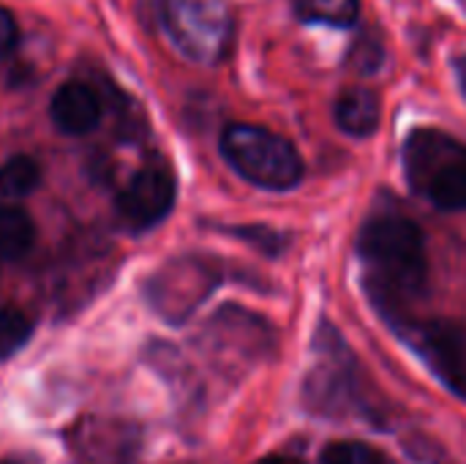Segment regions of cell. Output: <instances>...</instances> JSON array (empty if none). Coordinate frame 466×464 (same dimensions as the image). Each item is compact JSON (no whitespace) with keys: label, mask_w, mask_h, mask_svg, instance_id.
<instances>
[{"label":"cell","mask_w":466,"mask_h":464,"mask_svg":"<svg viewBox=\"0 0 466 464\" xmlns=\"http://www.w3.org/2000/svg\"><path fill=\"white\" fill-rule=\"evenodd\" d=\"M238 235H243L248 243H254V246H259V249H265L268 254H276L281 246H284V238L281 235H276L273 230H268V227H243V230H235Z\"/></svg>","instance_id":"obj_16"},{"label":"cell","mask_w":466,"mask_h":464,"mask_svg":"<svg viewBox=\"0 0 466 464\" xmlns=\"http://www.w3.org/2000/svg\"><path fill=\"white\" fill-rule=\"evenodd\" d=\"M16 38H19L16 19L0 5V57H5V55L16 46Z\"/></svg>","instance_id":"obj_17"},{"label":"cell","mask_w":466,"mask_h":464,"mask_svg":"<svg viewBox=\"0 0 466 464\" xmlns=\"http://www.w3.org/2000/svg\"><path fill=\"white\" fill-rule=\"evenodd\" d=\"M336 126L350 137H371L382 120V101L371 88H347L333 107Z\"/></svg>","instance_id":"obj_9"},{"label":"cell","mask_w":466,"mask_h":464,"mask_svg":"<svg viewBox=\"0 0 466 464\" xmlns=\"http://www.w3.org/2000/svg\"><path fill=\"white\" fill-rule=\"evenodd\" d=\"M322 464H385V457L369 443L339 440L322 451Z\"/></svg>","instance_id":"obj_15"},{"label":"cell","mask_w":466,"mask_h":464,"mask_svg":"<svg viewBox=\"0 0 466 464\" xmlns=\"http://www.w3.org/2000/svg\"><path fill=\"white\" fill-rule=\"evenodd\" d=\"M404 167L415 191L442 211H466V148L442 131H412Z\"/></svg>","instance_id":"obj_3"},{"label":"cell","mask_w":466,"mask_h":464,"mask_svg":"<svg viewBox=\"0 0 466 464\" xmlns=\"http://www.w3.org/2000/svg\"><path fill=\"white\" fill-rule=\"evenodd\" d=\"M164 25L175 46L194 63H218L232 41L224 0H164Z\"/></svg>","instance_id":"obj_4"},{"label":"cell","mask_w":466,"mask_h":464,"mask_svg":"<svg viewBox=\"0 0 466 464\" xmlns=\"http://www.w3.org/2000/svg\"><path fill=\"white\" fill-rule=\"evenodd\" d=\"M221 153L248 183L270 191H289L303 178V159L284 137L251 123H232L221 134Z\"/></svg>","instance_id":"obj_2"},{"label":"cell","mask_w":466,"mask_h":464,"mask_svg":"<svg viewBox=\"0 0 466 464\" xmlns=\"http://www.w3.org/2000/svg\"><path fill=\"white\" fill-rule=\"evenodd\" d=\"M41 183V170L30 156H11L0 164V200H19Z\"/></svg>","instance_id":"obj_12"},{"label":"cell","mask_w":466,"mask_h":464,"mask_svg":"<svg viewBox=\"0 0 466 464\" xmlns=\"http://www.w3.org/2000/svg\"><path fill=\"white\" fill-rule=\"evenodd\" d=\"M418 347L437 375L466 397V336L451 323H429L418 328Z\"/></svg>","instance_id":"obj_7"},{"label":"cell","mask_w":466,"mask_h":464,"mask_svg":"<svg viewBox=\"0 0 466 464\" xmlns=\"http://www.w3.org/2000/svg\"><path fill=\"white\" fill-rule=\"evenodd\" d=\"M0 464H27V462H22V459H5V462H0Z\"/></svg>","instance_id":"obj_19"},{"label":"cell","mask_w":466,"mask_h":464,"mask_svg":"<svg viewBox=\"0 0 466 464\" xmlns=\"http://www.w3.org/2000/svg\"><path fill=\"white\" fill-rule=\"evenodd\" d=\"M218 284V271L208 260L199 257H186L169 263L153 282L150 295L156 309L172 320L180 323L186 320Z\"/></svg>","instance_id":"obj_5"},{"label":"cell","mask_w":466,"mask_h":464,"mask_svg":"<svg viewBox=\"0 0 466 464\" xmlns=\"http://www.w3.org/2000/svg\"><path fill=\"white\" fill-rule=\"evenodd\" d=\"M295 11L309 22H325L347 27L358 19L360 3L358 0H292Z\"/></svg>","instance_id":"obj_13"},{"label":"cell","mask_w":466,"mask_h":464,"mask_svg":"<svg viewBox=\"0 0 466 464\" xmlns=\"http://www.w3.org/2000/svg\"><path fill=\"white\" fill-rule=\"evenodd\" d=\"M259 464H300L298 459H289V457H268V459H262Z\"/></svg>","instance_id":"obj_18"},{"label":"cell","mask_w":466,"mask_h":464,"mask_svg":"<svg viewBox=\"0 0 466 464\" xmlns=\"http://www.w3.org/2000/svg\"><path fill=\"white\" fill-rule=\"evenodd\" d=\"M30 320L19 312V309H0V361L14 356L27 339H30Z\"/></svg>","instance_id":"obj_14"},{"label":"cell","mask_w":466,"mask_h":464,"mask_svg":"<svg viewBox=\"0 0 466 464\" xmlns=\"http://www.w3.org/2000/svg\"><path fill=\"white\" fill-rule=\"evenodd\" d=\"M358 257L369 290L385 312H401L429 282L426 241L415 222L399 213L371 216L358 235Z\"/></svg>","instance_id":"obj_1"},{"label":"cell","mask_w":466,"mask_h":464,"mask_svg":"<svg viewBox=\"0 0 466 464\" xmlns=\"http://www.w3.org/2000/svg\"><path fill=\"white\" fill-rule=\"evenodd\" d=\"M49 115H52V123L57 126V131H63L68 137H82L98 126L101 101L90 85L71 79L55 90L52 104H49Z\"/></svg>","instance_id":"obj_8"},{"label":"cell","mask_w":466,"mask_h":464,"mask_svg":"<svg viewBox=\"0 0 466 464\" xmlns=\"http://www.w3.org/2000/svg\"><path fill=\"white\" fill-rule=\"evenodd\" d=\"M175 205V175L164 164H150L139 170L131 183L117 197V211L123 222L134 230L156 227Z\"/></svg>","instance_id":"obj_6"},{"label":"cell","mask_w":466,"mask_h":464,"mask_svg":"<svg viewBox=\"0 0 466 464\" xmlns=\"http://www.w3.org/2000/svg\"><path fill=\"white\" fill-rule=\"evenodd\" d=\"M131 454L128 446V429L115 427L106 446H104V432L101 427H82L79 432V443H76V457L82 459V464H126Z\"/></svg>","instance_id":"obj_10"},{"label":"cell","mask_w":466,"mask_h":464,"mask_svg":"<svg viewBox=\"0 0 466 464\" xmlns=\"http://www.w3.org/2000/svg\"><path fill=\"white\" fill-rule=\"evenodd\" d=\"M33 241H35L33 219L14 205L0 208V257L19 260L33 249Z\"/></svg>","instance_id":"obj_11"}]
</instances>
